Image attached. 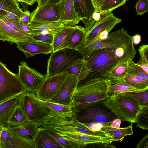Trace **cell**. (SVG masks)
I'll use <instances>...</instances> for the list:
<instances>
[{"label": "cell", "mask_w": 148, "mask_h": 148, "mask_svg": "<svg viewBox=\"0 0 148 148\" xmlns=\"http://www.w3.org/2000/svg\"><path fill=\"white\" fill-rule=\"evenodd\" d=\"M67 71L46 77L38 91L35 93L37 97L44 101H50L56 95L65 79Z\"/></svg>", "instance_id": "8fae6325"}, {"label": "cell", "mask_w": 148, "mask_h": 148, "mask_svg": "<svg viewBox=\"0 0 148 148\" xmlns=\"http://www.w3.org/2000/svg\"><path fill=\"white\" fill-rule=\"evenodd\" d=\"M132 123L127 127L118 128H112L109 125L102 128L101 130L107 133L113 138L114 141L121 142L125 136L133 134Z\"/></svg>", "instance_id": "f546056e"}, {"label": "cell", "mask_w": 148, "mask_h": 148, "mask_svg": "<svg viewBox=\"0 0 148 148\" xmlns=\"http://www.w3.org/2000/svg\"><path fill=\"white\" fill-rule=\"evenodd\" d=\"M42 101L57 112L73 119V110L71 106L62 105L49 101Z\"/></svg>", "instance_id": "8d00e7d4"}, {"label": "cell", "mask_w": 148, "mask_h": 148, "mask_svg": "<svg viewBox=\"0 0 148 148\" xmlns=\"http://www.w3.org/2000/svg\"><path fill=\"white\" fill-rule=\"evenodd\" d=\"M30 36L38 34H54L70 26L62 22L30 23L28 25Z\"/></svg>", "instance_id": "ac0fdd59"}, {"label": "cell", "mask_w": 148, "mask_h": 148, "mask_svg": "<svg viewBox=\"0 0 148 148\" xmlns=\"http://www.w3.org/2000/svg\"><path fill=\"white\" fill-rule=\"evenodd\" d=\"M135 9L137 15L141 16L148 11V0H138Z\"/></svg>", "instance_id": "7bdbcfd3"}, {"label": "cell", "mask_w": 148, "mask_h": 148, "mask_svg": "<svg viewBox=\"0 0 148 148\" xmlns=\"http://www.w3.org/2000/svg\"><path fill=\"white\" fill-rule=\"evenodd\" d=\"M83 58L77 50L65 48L52 53L47 62L46 77L65 72L76 60Z\"/></svg>", "instance_id": "5b68a950"}, {"label": "cell", "mask_w": 148, "mask_h": 148, "mask_svg": "<svg viewBox=\"0 0 148 148\" xmlns=\"http://www.w3.org/2000/svg\"><path fill=\"white\" fill-rule=\"evenodd\" d=\"M0 40L16 43L20 41H37L30 35H25L14 30L0 17Z\"/></svg>", "instance_id": "d6986e66"}, {"label": "cell", "mask_w": 148, "mask_h": 148, "mask_svg": "<svg viewBox=\"0 0 148 148\" xmlns=\"http://www.w3.org/2000/svg\"><path fill=\"white\" fill-rule=\"evenodd\" d=\"M96 11H98L102 4L106 0H92Z\"/></svg>", "instance_id": "db71d44e"}, {"label": "cell", "mask_w": 148, "mask_h": 148, "mask_svg": "<svg viewBox=\"0 0 148 148\" xmlns=\"http://www.w3.org/2000/svg\"><path fill=\"white\" fill-rule=\"evenodd\" d=\"M65 1L36 8L31 13L30 23L62 22Z\"/></svg>", "instance_id": "9c48e42d"}, {"label": "cell", "mask_w": 148, "mask_h": 148, "mask_svg": "<svg viewBox=\"0 0 148 148\" xmlns=\"http://www.w3.org/2000/svg\"><path fill=\"white\" fill-rule=\"evenodd\" d=\"M40 126L41 125L40 124L29 121L17 126H5L4 128L11 132L33 139L37 128Z\"/></svg>", "instance_id": "44dd1931"}, {"label": "cell", "mask_w": 148, "mask_h": 148, "mask_svg": "<svg viewBox=\"0 0 148 148\" xmlns=\"http://www.w3.org/2000/svg\"><path fill=\"white\" fill-rule=\"evenodd\" d=\"M103 103L121 121L131 123H136L142 107L122 93L111 95Z\"/></svg>", "instance_id": "7a4b0ae2"}, {"label": "cell", "mask_w": 148, "mask_h": 148, "mask_svg": "<svg viewBox=\"0 0 148 148\" xmlns=\"http://www.w3.org/2000/svg\"><path fill=\"white\" fill-rule=\"evenodd\" d=\"M137 148H148V134H147L137 145Z\"/></svg>", "instance_id": "681fc988"}, {"label": "cell", "mask_w": 148, "mask_h": 148, "mask_svg": "<svg viewBox=\"0 0 148 148\" xmlns=\"http://www.w3.org/2000/svg\"><path fill=\"white\" fill-rule=\"evenodd\" d=\"M30 121L21 105L18 103L14 108L7 122L8 125L15 126Z\"/></svg>", "instance_id": "f1b7e54d"}, {"label": "cell", "mask_w": 148, "mask_h": 148, "mask_svg": "<svg viewBox=\"0 0 148 148\" xmlns=\"http://www.w3.org/2000/svg\"><path fill=\"white\" fill-rule=\"evenodd\" d=\"M113 49L115 56L120 63L127 62L129 58L132 60L137 53L132 40Z\"/></svg>", "instance_id": "484cf974"}, {"label": "cell", "mask_w": 148, "mask_h": 148, "mask_svg": "<svg viewBox=\"0 0 148 148\" xmlns=\"http://www.w3.org/2000/svg\"><path fill=\"white\" fill-rule=\"evenodd\" d=\"M19 25L24 32L29 34V30L28 25L25 24L20 20L19 22Z\"/></svg>", "instance_id": "816d5d0a"}, {"label": "cell", "mask_w": 148, "mask_h": 148, "mask_svg": "<svg viewBox=\"0 0 148 148\" xmlns=\"http://www.w3.org/2000/svg\"><path fill=\"white\" fill-rule=\"evenodd\" d=\"M136 90H137L123 82L111 85L108 88V93L109 97L113 94Z\"/></svg>", "instance_id": "836d02e7"}, {"label": "cell", "mask_w": 148, "mask_h": 148, "mask_svg": "<svg viewBox=\"0 0 148 148\" xmlns=\"http://www.w3.org/2000/svg\"><path fill=\"white\" fill-rule=\"evenodd\" d=\"M78 123L87 128L90 130L93 131H99L101 130V128L109 125L110 122L103 123L97 122H92L89 123H83L77 121Z\"/></svg>", "instance_id": "60d3db41"}, {"label": "cell", "mask_w": 148, "mask_h": 148, "mask_svg": "<svg viewBox=\"0 0 148 148\" xmlns=\"http://www.w3.org/2000/svg\"><path fill=\"white\" fill-rule=\"evenodd\" d=\"M109 80L101 75H90L79 82L74 92L71 106L103 102L108 98Z\"/></svg>", "instance_id": "6da1fadb"}, {"label": "cell", "mask_w": 148, "mask_h": 148, "mask_svg": "<svg viewBox=\"0 0 148 148\" xmlns=\"http://www.w3.org/2000/svg\"><path fill=\"white\" fill-rule=\"evenodd\" d=\"M18 2L25 3L28 5H32L36 1V0H16Z\"/></svg>", "instance_id": "11a10c76"}, {"label": "cell", "mask_w": 148, "mask_h": 148, "mask_svg": "<svg viewBox=\"0 0 148 148\" xmlns=\"http://www.w3.org/2000/svg\"><path fill=\"white\" fill-rule=\"evenodd\" d=\"M25 90L17 75L10 71L0 61V103Z\"/></svg>", "instance_id": "52a82bcc"}, {"label": "cell", "mask_w": 148, "mask_h": 148, "mask_svg": "<svg viewBox=\"0 0 148 148\" xmlns=\"http://www.w3.org/2000/svg\"><path fill=\"white\" fill-rule=\"evenodd\" d=\"M33 39L37 41L52 45L53 35L50 34H38L31 36Z\"/></svg>", "instance_id": "b9f144b4"}, {"label": "cell", "mask_w": 148, "mask_h": 148, "mask_svg": "<svg viewBox=\"0 0 148 148\" xmlns=\"http://www.w3.org/2000/svg\"><path fill=\"white\" fill-rule=\"evenodd\" d=\"M141 41V36L138 34H136L132 36V42L133 44L137 45L139 44Z\"/></svg>", "instance_id": "f5cc1de1"}, {"label": "cell", "mask_w": 148, "mask_h": 148, "mask_svg": "<svg viewBox=\"0 0 148 148\" xmlns=\"http://www.w3.org/2000/svg\"><path fill=\"white\" fill-rule=\"evenodd\" d=\"M33 140L35 148H63L42 126L37 128Z\"/></svg>", "instance_id": "ffe728a7"}, {"label": "cell", "mask_w": 148, "mask_h": 148, "mask_svg": "<svg viewBox=\"0 0 148 148\" xmlns=\"http://www.w3.org/2000/svg\"><path fill=\"white\" fill-rule=\"evenodd\" d=\"M0 148H35L33 139L11 132L4 127L1 136Z\"/></svg>", "instance_id": "5bb4252c"}, {"label": "cell", "mask_w": 148, "mask_h": 148, "mask_svg": "<svg viewBox=\"0 0 148 148\" xmlns=\"http://www.w3.org/2000/svg\"><path fill=\"white\" fill-rule=\"evenodd\" d=\"M5 126L4 125H0V144H1V136L2 132L3 129Z\"/></svg>", "instance_id": "9f6ffc18"}, {"label": "cell", "mask_w": 148, "mask_h": 148, "mask_svg": "<svg viewBox=\"0 0 148 148\" xmlns=\"http://www.w3.org/2000/svg\"><path fill=\"white\" fill-rule=\"evenodd\" d=\"M31 13L28 10L23 12V15L20 20L25 24L28 25L31 21Z\"/></svg>", "instance_id": "c3c4849f"}, {"label": "cell", "mask_w": 148, "mask_h": 148, "mask_svg": "<svg viewBox=\"0 0 148 148\" xmlns=\"http://www.w3.org/2000/svg\"><path fill=\"white\" fill-rule=\"evenodd\" d=\"M121 121L116 118L110 122L109 126L112 128H118L120 127Z\"/></svg>", "instance_id": "f907efd6"}, {"label": "cell", "mask_w": 148, "mask_h": 148, "mask_svg": "<svg viewBox=\"0 0 148 148\" xmlns=\"http://www.w3.org/2000/svg\"><path fill=\"white\" fill-rule=\"evenodd\" d=\"M121 21V19L115 17L112 13L105 15L86 32L82 47L91 43L103 31L105 30L111 31Z\"/></svg>", "instance_id": "7c38bea8"}, {"label": "cell", "mask_w": 148, "mask_h": 148, "mask_svg": "<svg viewBox=\"0 0 148 148\" xmlns=\"http://www.w3.org/2000/svg\"><path fill=\"white\" fill-rule=\"evenodd\" d=\"M49 126L55 132L68 142L71 148H85L92 144H110L114 141L111 136H99L82 133L73 129L69 125Z\"/></svg>", "instance_id": "277c9868"}, {"label": "cell", "mask_w": 148, "mask_h": 148, "mask_svg": "<svg viewBox=\"0 0 148 148\" xmlns=\"http://www.w3.org/2000/svg\"><path fill=\"white\" fill-rule=\"evenodd\" d=\"M80 20L77 13L73 0H65L62 22L71 26L78 23Z\"/></svg>", "instance_id": "83f0119b"}, {"label": "cell", "mask_w": 148, "mask_h": 148, "mask_svg": "<svg viewBox=\"0 0 148 148\" xmlns=\"http://www.w3.org/2000/svg\"><path fill=\"white\" fill-rule=\"evenodd\" d=\"M18 103L19 95L0 103V126L7 125V121L9 116Z\"/></svg>", "instance_id": "4316f807"}, {"label": "cell", "mask_w": 148, "mask_h": 148, "mask_svg": "<svg viewBox=\"0 0 148 148\" xmlns=\"http://www.w3.org/2000/svg\"><path fill=\"white\" fill-rule=\"evenodd\" d=\"M121 93L130 98L141 106H148V88Z\"/></svg>", "instance_id": "4dcf8cb0"}, {"label": "cell", "mask_w": 148, "mask_h": 148, "mask_svg": "<svg viewBox=\"0 0 148 148\" xmlns=\"http://www.w3.org/2000/svg\"><path fill=\"white\" fill-rule=\"evenodd\" d=\"M138 51L141 58L148 59V45H143L139 46Z\"/></svg>", "instance_id": "f6af8a7d"}, {"label": "cell", "mask_w": 148, "mask_h": 148, "mask_svg": "<svg viewBox=\"0 0 148 148\" xmlns=\"http://www.w3.org/2000/svg\"><path fill=\"white\" fill-rule=\"evenodd\" d=\"M18 78L26 90L36 93L45 79L44 75L29 67L25 61L20 62L18 66Z\"/></svg>", "instance_id": "30bf717a"}, {"label": "cell", "mask_w": 148, "mask_h": 148, "mask_svg": "<svg viewBox=\"0 0 148 148\" xmlns=\"http://www.w3.org/2000/svg\"><path fill=\"white\" fill-rule=\"evenodd\" d=\"M127 73L128 74L148 79V74L130 58L127 61Z\"/></svg>", "instance_id": "e575fe53"}, {"label": "cell", "mask_w": 148, "mask_h": 148, "mask_svg": "<svg viewBox=\"0 0 148 148\" xmlns=\"http://www.w3.org/2000/svg\"><path fill=\"white\" fill-rule=\"evenodd\" d=\"M74 26H69L53 35L51 45L53 52L66 48Z\"/></svg>", "instance_id": "cb8c5ba5"}, {"label": "cell", "mask_w": 148, "mask_h": 148, "mask_svg": "<svg viewBox=\"0 0 148 148\" xmlns=\"http://www.w3.org/2000/svg\"><path fill=\"white\" fill-rule=\"evenodd\" d=\"M132 40V36L129 35L127 31L123 27L109 33L104 40L95 42L77 50L82 54L83 59L86 60L92 52L98 49L116 48Z\"/></svg>", "instance_id": "ba28073f"}, {"label": "cell", "mask_w": 148, "mask_h": 148, "mask_svg": "<svg viewBox=\"0 0 148 148\" xmlns=\"http://www.w3.org/2000/svg\"><path fill=\"white\" fill-rule=\"evenodd\" d=\"M72 108L74 121L82 123L110 122L117 118L103 105V102L82 103Z\"/></svg>", "instance_id": "3957f363"}, {"label": "cell", "mask_w": 148, "mask_h": 148, "mask_svg": "<svg viewBox=\"0 0 148 148\" xmlns=\"http://www.w3.org/2000/svg\"><path fill=\"white\" fill-rule=\"evenodd\" d=\"M127 62L117 64L109 71L101 75L110 81L111 85L124 82L127 74Z\"/></svg>", "instance_id": "603a6c76"}, {"label": "cell", "mask_w": 148, "mask_h": 148, "mask_svg": "<svg viewBox=\"0 0 148 148\" xmlns=\"http://www.w3.org/2000/svg\"><path fill=\"white\" fill-rule=\"evenodd\" d=\"M124 82L137 90L148 88V79L138 76L127 73L124 78Z\"/></svg>", "instance_id": "1f68e13d"}, {"label": "cell", "mask_w": 148, "mask_h": 148, "mask_svg": "<svg viewBox=\"0 0 148 148\" xmlns=\"http://www.w3.org/2000/svg\"><path fill=\"white\" fill-rule=\"evenodd\" d=\"M86 60L91 70L90 75H101L121 63L115 58L113 48L98 49L92 52Z\"/></svg>", "instance_id": "8992f818"}, {"label": "cell", "mask_w": 148, "mask_h": 148, "mask_svg": "<svg viewBox=\"0 0 148 148\" xmlns=\"http://www.w3.org/2000/svg\"><path fill=\"white\" fill-rule=\"evenodd\" d=\"M19 103L25 112L29 121L45 126V123L38 113L33 96V92L25 90L19 95Z\"/></svg>", "instance_id": "9a60e30c"}, {"label": "cell", "mask_w": 148, "mask_h": 148, "mask_svg": "<svg viewBox=\"0 0 148 148\" xmlns=\"http://www.w3.org/2000/svg\"><path fill=\"white\" fill-rule=\"evenodd\" d=\"M79 82L76 77L68 73L56 95L49 101L70 106L74 92Z\"/></svg>", "instance_id": "4fadbf2b"}, {"label": "cell", "mask_w": 148, "mask_h": 148, "mask_svg": "<svg viewBox=\"0 0 148 148\" xmlns=\"http://www.w3.org/2000/svg\"><path fill=\"white\" fill-rule=\"evenodd\" d=\"M20 9L18 2L16 0H0V14Z\"/></svg>", "instance_id": "d590c367"}, {"label": "cell", "mask_w": 148, "mask_h": 148, "mask_svg": "<svg viewBox=\"0 0 148 148\" xmlns=\"http://www.w3.org/2000/svg\"><path fill=\"white\" fill-rule=\"evenodd\" d=\"M136 64L148 74V60L140 58Z\"/></svg>", "instance_id": "7dc6e473"}, {"label": "cell", "mask_w": 148, "mask_h": 148, "mask_svg": "<svg viewBox=\"0 0 148 148\" xmlns=\"http://www.w3.org/2000/svg\"><path fill=\"white\" fill-rule=\"evenodd\" d=\"M78 16L85 26L86 32L91 28L92 16L96 10L92 0H73Z\"/></svg>", "instance_id": "2e32d148"}, {"label": "cell", "mask_w": 148, "mask_h": 148, "mask_svg": "<svg viewBox=\"0 0 148 148\" xmlns=\"http://www.w3.org/2000/svg\"><path fill=\"white\" fill-rule=\"evenodd\" d=\"M61 0H36L37 6L36 8H38L47 5L57 3Z\"/></svg>", "instance_id": "bcb514c9"}, {"label": "cell", "mask_w": 148, "mask_h": 148, "mask_svg": "<svg viewBox=\"0 0 148 148\" xmlns=\"http://www.w3.org/2000/svg\"><path fill=\"white\" fill-rule=\"evenodd\" d=\"M86 33L85 28L79 25H74L66 48L77 50L81 48Z\"/></svg>", "instance_id": "d4e9b609"}, {"label": "cell", "mask_w": 148, "mask_h": 148, "mask_svg": "<svg viewBox=\"0 0 148 148\" xmlns=\"http://www.w3.org/2000/svg\"><path fill=\"white\" fill-rule=\"evenodd\" d=\"M16 44V47L24 54L26 58L37 54H47L53 52L51 45L38 41H20Z\"/></svg>", "instance_id": "e0dca14e"}, {"label": "cell", "mask_w": 148, "mask_h": 148, "mask_svg": "<svg viewBox=\"0 0 148 148\" xmlns=\"http://www.w3.org/2000/svg\"><path fill=\"white\" fill-rule=\"evenodd\" d=\"M127 0H106L102 4L98 11L101 14H110L114 10L124 5Z\"/></svg>", "instance_id": "d6a6232c"}, {"label": "cell", "mask_w": 148, "mask_h": 148, "mask_svg": "<svg viewBox=\"0 0 148 148\" xmlns=\"http://www.w3.org/2000/svg\"><path fill=\"white\" fill-rule=\"evenodd\" d=\"M73 75L78 79L79 82L86 78L90 74L91 70L87 65V61L83 58L75 60L65 71Z\"/></svg>", "instance_id": "7402d4cb"}, {"label": "cell", "mask_w": 148, "mask_h": 148, "mask_svg": "<svg viewBox=\"0 0 148 148\" xmlns=\"http://www.w3.org/2000/svg\"><path fill=\"white\" fill-rule=\"evenodd\" d=\"M42 126L46 131L61 145L63 148H71L68 142L55 132L49 125Z\"/></svg>", "instance_id": "f35d334b"}, {"label": "cell", "mask_w": 148, "mask_h": 148, "mask_svg": "<svg viewBox=\"0 0 148 148\" xmlns=\"http://www.w3.org/2000/svg\"><path fill=\"white\" fill-rule=\"evenodd\" d=\"M23 12L22 9H20L14 11L7 12L4 14L2 15H5L12 19L18 21L20 20L23 15Z\"/></svg>", "instance_id": "ee69618b"}, {"label": "cell", "mask_w": 148, "mask_h": 148, "mask_svg": "<svg viewBox=\"0 0 148 148\" xmlns=\"http://www.w3.org/2000/svg\"><path fill=\"white\" fill-rule=\"evenodd\" d=\"M0 17L6 24L14 30L23 35H29L24 32L20 27L19 22L20 20L16 21L2 14H0Z\"/></svg>", "instance_id": "ab89813d"}, {"label": "cell", "mask_w": 148, "mask_h": 148, "mask_svg": "<svg viewBox=\"0 0 148 148\" xmlns=\"http://www.w3.org/2000/svg\"><path fill=\"white\" fill-rule=\"evenodd\" d=\"M136 126L144 130H148V106H142L136 120Z\"/></svg>", "instance_id": "74e56055"}]
</instances>
